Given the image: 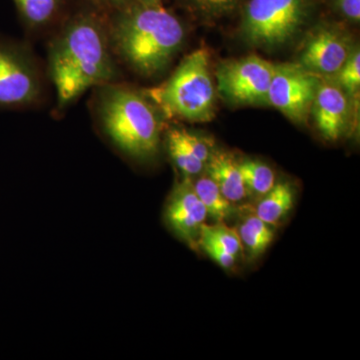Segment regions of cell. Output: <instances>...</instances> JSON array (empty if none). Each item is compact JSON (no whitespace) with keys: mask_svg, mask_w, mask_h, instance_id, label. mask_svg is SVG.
Listing matches in <instances>:
<instances>
[{"mask_svg":"<svg viewBox=\"0 0 360 360\" xmlns=\"http://www.w3.org/2000/svg\"><path fill=\"white\" fill-rule=\"evenodd\" d=\"M49 68L59 108H66L86 90L110 84L116 77L110 37L91 14L71 20L52 40Z\"/></svg>","mask_w":360,"mask_h":360,"instance_id":"6da1fadb","label":"cell"},{"mask_svg":"<svg viewBox=\"0 0 360 360\" xmlns=\"http://www.w3.org/2000/svg\"><path fill=\"white\" fill-rule=\"evenodd\" d=\"M108 37L113 53L139 75L151 77L172 63L184 44L186 30L161 4L139 1L116 14Z\"/></svg>","mask_w":360,"mask_h":360,"instance_id":"7a4b0ae2","label":"cell"},{"mask_svg":"<svg viewBox=\"0 0 360 360\" xmlns=\"http://www.w3.org/2000/svg\"><path fill=\"white\" fill-rule=\"evenodd\" d=\"M97 110L103 131L124 155L137 160L158 155L161 122L148 96L110 82L99 86Z\"/></svg>","mask_w":360,"mask_h":360,"instance_id":"3957f363","label":"cell"},{"mask_svg":"<svg viewBox=\"0 0 360 360\" xmlns=\"http://www.w3.org/2000/svg\"><path fill=\"white\" fill-rule=\"evenodd\" d=\"M205 49L191 52L165 84L149 90L148 97L169 118L208 122L217 110V89Z\"/></svg>","mask_w":360,"mask_h":360,"instance_id":"277c9868","label":"cell"},{"mask_svg":"<svg viewBox=\"0 0 360 360\" xmlns=\"http://www.w3.org/2000/svg\"><path fill=\"white\" fill-rule=\"evenodd\" d=\"M314 0H246L239 32L250 46L272 51L302 32L314 11Z\"/></svg>","mask_w":360,"mask_h":360,"instance_id":"5b68a950","label":"cell"},{"mask_svg":"<svg viewBox=\"0 0 360 360\" xmlns=\"http://www.w3.org/2000/svg\"><path fill=\"white\" fill-rule=\"evenodd\" d=\"M276 65L250 54L222 63L215 72L217 89L233 105H269V90Z\"/></svg>","mask_w":360,"mask_h":360,"instance_id":"8992f818","label":"cell"},{"mask_svg":"<svg viewBox=\"0 0 360 360\" xmlns=\"http://www.w3.org/2000/svg\"><path fill=\"white\" fill-rule=\"evenodd\" d=\"M319 84V75L298 63L276 65L269 90V105L296 124H305Z\"/></svg>","mask_w":360,"mask_h":360,"instance_id":"52a82bcc","label":"cell"},{"mask_svg":"<svg viewBox=\"0 0 360 360\" xmlns=\"http://www.w3.org/2000/svg\"><path fill=\"white\" fill-rule=\"evenodd\" d=\"M39 75L20 47L0 42V108H18L39 96Z\"/></svg>","mask_w":360,"mask_h":360,"instance_id":"ba28073f","label":"cell"},{"mask_svg":"<svg viewBox=\"0 0 360 360\" xmlns=\"http://www.w3.org/2000/svg\"><path fill=\"white\" fill-rule=\"evenodd\" d=\"M347 33L333 25H321L305 39L298 65L319 77H333L354 49Z\"/></svg>","mask_w":360,"mask_h":360,"instance_id":"9c48e42d","label":"cell"},{"mask_svg":"<svg viewBox=\"0 0 360 360\" xmlns=\"http://www.w3.org/2000/svg\"><path fill=\"white\" fill-rule=\"evenodd\" d=\"M356 104L331 77H319V84L310 115L322 136L329 141L340 139L347 129Z\"/></svg>","mask_w":360,"mask_h":360,"instance_id":"30bf717a","label":"cell"},{"mask_svg":"<svg viewBox=\"0 0 360 360\" xmlns=\"http://www.w3.org/2000/svg\"><path fill=\"white\" fill-rule=\"evenodd\" d=\"M165 217L175 236L188 245H198L201 226L205 224L208 214L194 191L191 177L186 176L174 187L165 208Z\"/></svg>","mask_w":360,"mask_h":360,"instance_id":"8fae6325","label":"cell"},{"mask_svg":"<svg viewBox=\"0 0 360 360\" xmlns=\"http://www.w3.org/2000/svg\"><path fill=\"white\" fill-rule=\"evenodd\" d=\"M205 165L206 174L231 202H239L248 198L238 162L231 155L224 151H215L210 155Z\"/></svg>","mask_w":360,"mask_h":360,"instance_id":"7c38bea8","label":"cell"},{"mask_svg":"<svg viewBox=\"0 0 360 360\" xmlns=\"http://www.w3.org/2000/svg\"><path fill=\"white\" fill-rule=\"evenodd\" d=\"M295 203V191L288 182H279L260 198L255 215L267 224L276 225L290 212Z\"/></svg>","mask_w":360,"mask_h":360,"instance_id":"4fadbf2b","label":"cell"},{"mask_svg":"<svg viewBox=\"0 0 360 360\" xmlns=\"http://www.w3.org/2000/svg\"><path fill=\"white\" fill-rule=\"evenodd\" d=\"M239 238L250 259L262 257L274 239V231L257 215L246 217L239 226Z\"/></svg>","mask_w":360,"mask_h":360,"instance_id":"5bb4252c","label":"cell"},{"mask_svg":"<svg viewBox=\"0 0 360 360\" xmlns=\"http://www.w3.org/2000/svg\"><path fill=\"white\" fill-rule=\"evenodd\" d=\"M193 184L194 191L212 219L217 222H224L225 219H231L236 212L233 203L225 198L207 174L202 175L195 182L193 181Z\"/></svg>","mask_w":360,"mask_h":360,"instance_id":"9a60e30c","label":"cell"},{"mask_svg":"<svg viewBox=\"0 0 360 360\" xmlns=\"http://www.w3.org/2000/svg\"><path fill=\"white\" fill-rule=\"evenodd\" d=\"M243 175L246 194L255 200H259L276 186L274 170L257 160H245L238 162Z\"/></svg>","mask_w":360,"mask_h":360,"instance_id":"2e32d148","label":"cell"},{"mask_svg":"<svg viewBox=\"0 0 360 360\" xmlns=\"http://www.w3.org/2000/svg\"><path fill=\"white\" fill-rule=\"evenodd\" d=\"M168 153L174 165L186 176H195L201 174L205 163L201 162L187 146L180 129H170L167 134Z\"/></svg>","mask_w":360,"mask_h":360,"instance_id":"e0dca14e","label":"cell"},{"mask_svg":"<svg viewBox=\"0 0 360 360\" xmlns=\"http://www.w3.org/2000/svg\"><path fill=\"white\" fill-rule=\"evenodd\" d=\"M28 25L37 27L49 23L58 13L61 0H13Z\"/></svg>","mask_w":360,"mask_h":360,"instance_id":"ac0fdd59","label":"cell"},{"mask_svg":"<svg viewBox=\"0 0 360 360\" xmlns=\"http://www.w3.org/2000/svg\"><path fill=\"white\" fill-rule=\"evenodd\" d=\"M333 80L347 92V96L356 103L360 90V51L359 45H354L345 65L333 75Z\"/></svg>","mask_w":360,"mask_h":360,"instance_id":"d6986e66","label":"cell"},{"mask_svg":"<svg viewBox=\"0 0 360 360\" xmlns=\"http://www.w3.org/2000/svg\"><path fill=\"white\" fill-rule=\"evenodd\" d=\"M198 240L210 241L236 257L243 250L238 232L226 226L224 222H217L214 225L203 224Z\"/></svg>","mask_w":360,"mask_h":360,"instance_id":"ffe728a7","label":"cell"},{"mask_svg":"<svg viewBox=\"0 0 360 360\" xmlns=\"http://www.w3.org/2000/svg\"><path fill=\"white\" fill-rule=\"evenodd\" d=\"M193 11L206 20H219L229 15L243 4V0H186Z\"/></svg>","mask_w":360,"mask_h":360,"instance_id":"44dd1931","label":"cell"},{"mask_svg":"<svg viewBox=\"0 0 360 360\" xmlns=\"http://www.w3.org/2000/svg\"><path fill=\"white\" fill-rule=\"evenodd\" d=\"M198 245L203 248V250L224 269H231L236 264V255H231L229 251L224 250V248L215 245L210 241L198 240Z\"/></svg>","mask_w":360,"mask_h":360,"instance_id":"7402d4cb","label":"cell"},{"mask_svg":"<svg viewBox=\"0 0 360 360\" xmlns=\"http://www.w3.org/2000/svg\"><path fill=\"white\" fill-rule=\"evenodd\" d=\"M180 131H181L182 137H184L187 146L191 148V150L193 151L201 162L206 165V162L210 160V155H212L207 143L201 137L198 136V134H193V132L187 131L186 129H180Z\"/></svg>","mask_w":360,"mask_h":360,"instance_id":"603a6c76","label":"cell"},{"mask_svg":"<svg viewBox=\"0 0 360 360\" xmlns=\"http://www.w3.org/2000/svg\"><path fill=\"white\" fill-rule=\"evenodd\" d=\"M336 13L352 23H359L360 0H329Z\"/></svg>","mask_w":360,"mask_h":360,"instance_id":"cb8c5ba5","label":"cell"},{"mask_svg":"<svg viewBox=\"0 0 360 360\" xmlns=\"http://www.w3.org/2000/svg\"><path fill=\"white\" fill-rule=\"evenodd\" d=\"M105 1L110 2L111 4H115V6H123L127 0H105Z\"/></svg>","mask_w":360,"mask_h":360,"instance_id":"d4e9b609","label":"cell"},{"mask_svg":"<svg viewBox=\"0 0 360 360\" xmlns=\"http://www.w3.org/2000/svg\"><path fill=\"white\" fill-rule=\"evenodd\" d=\"M139 1L143 2V4H161L162 0H139Z\"/></svg>","mask_w":360,"mask_h":360,"instance_id":"484cf974","label":"cell"}]
</instances>
